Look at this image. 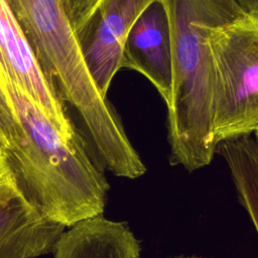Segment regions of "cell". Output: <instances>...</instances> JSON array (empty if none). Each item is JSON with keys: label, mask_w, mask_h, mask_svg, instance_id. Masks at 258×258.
I'll list each match as a JSON object with an SVG mask.
<instances>
[{"label": "cell", "mask_w": 258, "mask_h": 258, "mask_svg": "<svg viewBox=\"0 0 258 258\" xmlns=\"http://www.w3.org/2000/svg\"><path fill=\"white\" fill-rule=\"evenodd\" d=\"M122 68L142 74L168 105L173 78L172 41L163 0L150 3L129 29L122 46Z\"/></svg>", "instance_id": "ba28073f"}, {"label": "cell", "mask_w": 258, "mask_h": 258, "mask_svg": "<svg viewBox=\"0 0 258 258\" xmlns=\"http://www.w3.org/2000/svg\"><path fill=\"white\" fill-rule=\"evenodd\" d=\"M214 80V141L258 128V13L247 12L209 33Z\"/></svg>", "instance_id": "277c9868"}, {"label": "cell", "mask_w": 258, "mask_h": 258, "mask_svg": "<svg viewBox=\"0 0 258 258\" xmlns=\"http://www.w3.org/2000/svg\"><path fill=\"white\" fill-rule=\"evenodd\" d=\"M0 64L63 134H78L7 0H0Z\"/></svg>", "instance_id": "52a82bcc"}, {"label": "cell", "mask_w": 258, "mask_h": 258, "mask_svg": "<svg viewBox=\"0 0 258 258\" xmlns=\"http://www.w3.org/2000/svg\"><path fill=\"white\" fill-rule=\"evenodd\" d=\"M21 135V127L12 105L0 87V145L9 150L19 141Z\"/></svg>", "instance_id": "8fae6325"}, {"label": "cell", "mask_w": 258, "mask_h": 258, "mask_svg": "<svg viewBox=\"0 0 258 258\" xmlns=\"http://www.w3.org/2000/svg\"><path fill=\"white\" fill-rule=\"evenodd\" d=\"M153 1L99 0L88 18L75 30L86 67L104 98L120 70L122 46L129 29Z\"/></svg>", "instance_id": "5b68a950"}, {"label": "cell", "mask_w": 258, "mask_h": 258, "mask_svg": "<svg viewBox=\"0 0 258 258\" xmlns=\"http://www.w3.org/2000/svg\"><path fill=\"white\" fill-rule=\"evenodd\" d=\"M179 258H200V257H196V256H186V257H179Z\"/></svg>", "instance_id": "2e32d148"}, {"label": "cell", "mask_w": 258, "mask_h": 258, "mask_svg": "<svg viewBox=\"0 0 258 258\" xmlns=\"http://www.w3.org/2000/svg\"><path fill=\"white\" fill-rule=\"evenodd\" d=\"M253 134H254V138H255V140L258 142V128L254 131V133H253Z\"/></svg>", "instance_id": "9a60e30c"}, {"label": "cell", "mask_w": 258, "mask_h": 258, "mask_svg": "<svg viewBox=\"0 0 258 258\" xmlns=\"http://www.w3.org/2000/svg\"><path fill=\"white\" fill-rule=\"evenodd\" d=\"M69 228L59 236L53 258H140V241L124 222L98 215Z\"/></svg>", "instance_id": "9c48e42d"}, {"label": "cell", "mask_w": 258, "mask_h": 258, "mask_svg": "<svg viewBox=\"0 0 258 258\" xmlns=\"http://www.w3.org/2000/svg\"><path fill=\"white\" fill-rule=\"evenodd\" d=\"M8 164V158L5 149L0 145V173L4 170L6 165Z\"/></svg>", "instance_id": "5bb4252c"}, {"label": "cell", "mask_w": 258, "mask_h": 258, "mask_svg": "<svg viewBox=\"0 0 258 258\" xmlns=\"http://www.w3.org/2000/svg\"><path fill=\"white\" fill-rule=\"evenodd\" d=\"M64 228L39 210L8 162L0 173V258L50 253Z\"/></svg>", "instance_id": "8992f818"}, {"label": "cell", "mask_w": 258, "mask_h": 258, "mask_svg": "<svg viewBox=\"0 0 258 258\" xmlns=\"http://www.w3.org/2000/svg\"><path fill=\"white\" fill-rule=\"evenodd\" d=\"M217 153L225 159L239 201L258 234V142L251 135L226 140Z\"/></svg>", "instance_id": "30bf717a"}, {"label": "cell", "mask_w": 258, "mask_h": 258, "mask_svg": "<svg viewBox=\"0 0 258 258\" xmlns=\"http://www.w3.org/2000/svg\"><path fill=\"white\" fill-rule=\"evenodd\" d=\"M0 87L21 127L19 141L5 151L27 196L47 218L66 228L102 215L109 184L81 136L63 134L1 64Z\"/></svg>", "instance_id": "6da1fadb"}, {"label": "cell", "mask_w": 258, "mask_h": 258, "mask_svg": "<svg viewBox=\"0 0 258 258\" xmlns=\"http://www.w3.org/2000/svg\"><path fill=\"white\" fill-rule=\"evenodd\" d=\"M170 20L172 91L167 105L170 162L187 171L209 165L214 141L210 30L244 15L237 0H163Z\"/></svg>", "instance_id": "7a4b0ae2"}, {"label": "cell", "mask_w": 258, "mask_h": 258, "mask_svg": "<svg viewBox=\"0 0 258 258\" xmlns=\"http://www.w3.org/2000/svg\"><path fill=\"white\" fill-rule=\"evenodd\" d=\"M44 73L80 113L104 165L114 175L146 171L122 123L95 85L61 0H7Z\"/></svg>", "instance_id": "3957f363"}, {"label": "cell", "mask_w": 258, "mask_h": 258, "mask_svg": "<svg viewBox=\"0 0 258 258\" xmlns=\"http://www.w3.org/2000/svg\"><path fill=\"white\" fill-rule=\"evenodd\" d=\"M239 4L250 13H258V0H237Z\"/></svg>", "instance_id": "4fadbf2b"}, {"label": "cell", "mask_w": 258, "mask_h": 258, "mask_svg": "<svg viewBox=\"0 0 258 258\" xmlns=\"http://www.w3.org/2000/svg\"><path fill=\"white\" fill-rule=\"evenodd\" d=\"M99 0H61L74 30L88 18Z\"/></svg>", "instance_id": "7c38bea8"}]
</instances>
